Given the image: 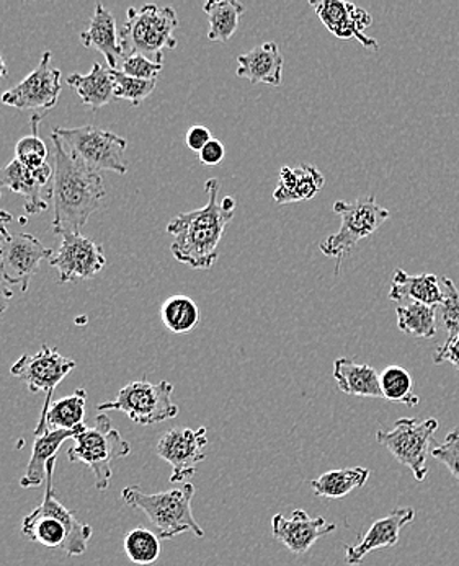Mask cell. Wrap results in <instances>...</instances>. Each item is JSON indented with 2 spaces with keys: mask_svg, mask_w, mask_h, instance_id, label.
<instances>
[{
  "mask_svg": "<svg viewBox=\"0 0 459 566\" xmlns=\"http://www.w3.org/2000/svg\"><path fill=\"white\" fill-rule=\"evenodd\" d=\"M53 143V180L50 198L53 201V232L56 235L77 233L87 224L105 200L104 178L97 171L72 159L56 134H50Z\"/></svg>",
  "mask_w": 459,
  "mask_h": 566,
  "instance_id": "1",
  "label": "cell"
},
{
  "mask_svg": "<svg viewBox=\"0 0 459 566\" xmlns=\"http://www.w3.org/2000/svg\"><path fill=\"white\" fill-rule=\"evenodd\" d=\"M218 178H210L205 184L208 202L204 208L181 212L167 226V233L174 237L170 252L177 262L194 270H210L219 259V242L225 235L236 211H226L219 197Z\"/></svg>",
  "mask_w": 459,
  "mask_h": 566,
  "instance_id": "2",
  "label": "cell"
},
{
  "mask_svg": "<svg viewBox=\"0 0 459 566\" xmlns=\"http://www.w3.org/2000/svg\"><path fill=\"white\" fill-rule=\"evenodd\" d=\"M56 459L48 464L43 503L23 517L22 534L43 547L63 548L70 557H79L87 551L94 530L58 501L53 486Z\"/></svg>",
  "mask_w": 459,
  "mask_h": 566,
  "instance_id": "3",
  "label": "cell"
},
{
  "mask_svg": "<svg viewBox=\"0 0 459 566\" xmlns=\"http://www.w3.org/2000/svg\"><path fill=\"white\" fill-rule=\"evenodd\" d=\"M194 496L195 486L191 483H184L178 489L160 493H144L139 486H126L122 492L125 504L133 510L143 511L149 517L160 541L174 538L184 533L205 537V531L201 530L191 511Z\"/></svg>",
  "mask_w": 459,
  "mask_h": 566,
  "instance_id": "4",
  "label": "cell"
},
{
  "mask_svg": "<svg viewBox=\"0 0 459 566\" xmlns=\"http://www.w3.org/2000/svg\"><path fill=\"white\" fill-rule=\"evenodd\" d=\"M178 15L174 7L146 3L142 9L129 7L125 25L119 30L123 57L142 54L164 64V50H176Z\"/></svg>",
  "mask_w": 459,
  "mask_h": 566,
  "instance_id": "5",
  "label": "cell"
},
{
  "mask_svg": "<svg viewBox=\"0 0 459 566\" xmlns=\"http://www.w3.org/2000/svg\"><path fill=\"white\" fill-rule=\"evenodd\" d=\"M129 454L132 446L112 427V420L105 413L95 418L94 427L79 431L74 436V446L67 451L71 462H81L92 470L98 492H105L109 486L112 462Z\"/></svg>",
  "mask_w": 459,
  "mask_h": 566,
  "instance_id": "6",
  "label": "cell"
},
{
  "mask_svg": "<svg viewBox=\"0 0 459 566\" xmlns=\"http://www.w3.org/2000/svg\"><path fill=\"white\" fill-rule=\"evenodd\" d=\"M332 211L342 218L341 231L325 239L319 249L328 259L337 260L335 274L338 276L345 256L351 255L359 240L378 231L388 221L390 212L376 202L375 195L354 202L337 201Z\"/></svg>",
  "mask_w": 459,
  "mask_h": 566,
  "instance_id": "7",
  "label": "cell"
},
{
  "mask_svg": "<svg viewBox=\"0 0 459 566\" xmlns=\"http://www.w3.org/2000/svg\"><path fill=\"white\" fill-rule=\"evenodd\" d=\"M53 133L60 137L64 149L71 154L72 159L92 171H115L125 175L128 171V163L125 159V150L128 140L125 137L105 132L97 126L85 125L79 128H54Z\"/></svg>",
  "mask_w": 459,
  "mask_h": 566,
  "instance_id": "8",
  "label": "cell"
},
{
  "mask_svg": "<svg viewBox=\"0 0 459 566\" xmlns=\"http://www.w3.org/2000/svg\"><path fill=\"white\" fill-rule=\"evenodd\" d=\"M174 386L167 380L153 384L142 379L129 382L119 390L115 400L97 405L101 413L122 411L129 420L142 427L173 420L178 415V407L173 401Z\"/></svg>",
  "mask_w": 459,
  "mask_h": 566,
  "instance_id": "9",
  "label": "cell"
},
{
  "mask_svg": "<svg viewBox=\"0 0 459 566\" xmlns=\"http://www.w3.org/2000/svg\"><path fill=\"white\" fill-rule=\"evenodd\" d=\"M437 418L417 421L416 418H400L393 430H379L376 441L388 449L399 464L406 465L416 476L417 482L427 479V458L435 431L438 430Z\"/></svg>",
  "mask_w": 459,
  "mask_h": 566,
  "instance_id": "10",
  "label": "cell"
},
{
  "mask_svg": "<svg viewBox=\"0 0 459 566\" xmlns=\"http://www.w3.org/2000/svg\"><path fill=\"white\" fill-rule=\"evenodd\" d=\"M75 361L61 355L60 349L43 345L35 355H23L10 367V374L25 384L32 394H46L43 410L53 403V394L56 387L70 376Z\"/></svg>",
  "mask_w": 459,
  "mask_h": 566,
  "instance_id": "11",
  "label": "cell"
},
{
  "mask_svg": "<svg viewBox=\"0 0 459 566\" xmlns=\"http://www.w3.org/2000/svg\"><path fill=\"white\" fill-rule=\"evenodd\" d=\"M53 250L46 249L32 233L13 232L0 243V274L7 284L27 293L43 260L50 262Z\"/></svg>",
  "mask_w": 459,
  "mask_h": 566,
  "instance_id": "12",
  "label": "cell"
},
{
  "mask_svg": "<svg viewBox=\"0 0 459 566\" xmlns=\"http://www.w3.org/2000/svg\"><path fill=\"white\" fill-rule=\"evenodd\" d=\"M51 51H44L35 71L2 95L3 105L19 109H51L60 101L63 84L60 69L51 67Z\"/></svg>",
  "mask_w": 459,
  "mask_h": 566,
  "instance_id": "13",
  "label": "cell"
},
{
  "mask_svg": "<svg viewBox=\"0 0 459 566\" xmlns=\"http://www.w3.org/2000/svg\"><path fill=\"white\" fill-rule=\"evenodd\" d=\"M207 428H174L159 439L156 454L173 467L170 483H184L197 473V467L207 459Z\"/></svg>",
  "mask_w": 459,
  "mask_h": 566,
  "instance_id": "14",
  "label": "cell"
},
{
  "mask_svg": "<svg viewBox=\"0 0 459 566\" xmlns=\"http://www.w3.org/2000/svg\"><path fill=\"white\" fill-rule=\"evenodd\" d=\"M50 266L56 268L60 273V283L91 280L101 273L106 265V256L102 245L88 237L77 233L63 235L58 252L50 259Z\"/></svg>",
  "mask_w": 459,
  "mask_h": 566,
  "instance_id": "15",
  "label": "cell"
},
{
  "mask_svg": "<svg viewBox=\"0 0 459 566\" xmlns=\"http://www.w3.org/2000/svg\"><path fill=\"white\" fill-rule=\"evenodd\" d=\"M310 6L316 10L325 29L338 40H358L366 50H379L378 41L365 34V30L372 27L373 17L362 7L342 0H311Z\"/></svg>",
  "mask_w": 459,
  "mask_h": 566,
  "instance_id": "16",
  "label": "cell"
},
{
  "mask_svg": "<svg viewBox=\"0 0 459 566\" xmlns=\"http://www.w3.org/2000/svg\"><path fill=\"white\" fill-rule=\"evenodd\" d=\"M335 530V524L327 523L324 517H311L304 510H294L290 517L275 514L272 520L273 537L296 555L307 554L319 538Z\"/></svg>",
  "mask_w": 459,
  "mask_h": 566,
  "instance_id": "17",
  "label": "cell"
},
{
  "mask_svg": "<svg viewBox=\"0 0 459 566\" xmlns=\"http://www.w3.org/2000/svg\"><path fill=\"white\" fill-rule=\"evenodd\" d=\"M414 517L416 511L413 507H397L388 516L375 521L358 544L345 545V560L351 566L359 565L372 552L394 547L399 542L400 531L413 523Z\"/></svg>",
  "mask_w": 459,
  "mask_h": 566,
  "instance_id": "18",
  "label": "cell"
},
{
  "mask_svg": "<svg viewBox=\"0 0 459 566\" xmlns=\"http://www.w3.org/2000/svg\"><path fill=\"white\" fill-rule=\"evenodd\" d=\"M238 64L236 75L248 78L250 84L282 85L284 60L277 41H267L241 54Z\"/></svg>",
  "mask_w": 459,
  "mask_h": 566,
  "instance_id": "19",
  "label": "cell"
},
{
  "mask_svg": "<svg viewBox=\"0 0 459 566\" xmlns=\"http://www.w3.org/2000/svg\"><path fill=\"white\" fill-rule=\"evenodd\" d=\"M35 430V442H33L32 458L27 465L25 475L20 479L22 489H40L46 483L48 464L56 459L61 446L66 439H74L79 431Z\"/></svg>",
  "mask_w": 459,
  "mask_h": 566,
  "instance_id": "20",
  "label": "cell"
},
{
  "mask_svg": "<svg viewBox=\"0 0 459 566\" xmlns=\"http://www.w3.org/2000/svg\"><path fill=\"white\" fill-rule=\"evenodd\" d=\"M81 41L85 48H94L104 54L106 66L118 69V61L123 60L122 43H119L118 27L115 17L104 3H95V12L91 25L81 33Z\"/></svg>",
  "mask_w": 459,
  "mask_h": 566,
  "instance_id": "21",
  "label": "cell"
},
{
  "mask_svg": "<svg viewBox=\"0 0 459 566\" xmlns=\"http://www.w3.org/2000/svg\"><path fill=\"white\" fill-rule=\"evenodd\" d=\"M389 300L393 302L409 300L438 307L445 300L444 286L437 274H409L403 268H397L390 281Z\"/></svg>",
  "mask_w": 459,
  "mask_h": 566,
  "instance_id": "22",
  "label": "cell"
},
{
  "mask_svg": "<svg viewBox=\"0 0 459 566\" xmlns=\"http://www.w3.org/2000/svg\"><path fill=\"white\" fill-rule=\"evenodd\" d=\"M324 175L317 167L303 166L280 168L279 187L273 191V200L280 205L313 200L324 187Z\"/></svg>",
  "mask_w": 459,
  "mask_h": 566,
  "instance_id": "23",
  "label": "cell"
},
{
  "mask_svg": "<svg viewBox=\"0 0 459 566\" xmlns=\"http://www.w3.org/2000/svg\"><path fill=\"white\" fill-rule=\"evenodd\" d=\"M334 379L338 389L347 396L383 399L379 374L375 367L359 365L348 358H338L334 363Z\"/></svg>",
  "mask_w": 459,
  "mask_h": 566,
  "instance_id": "24",
  "label": "cell"
},
{
  "mask_svg": "<svg viewBox=\"0 0 459 566\" xmlns=\"http://www.w3.org/2000/svg\"><path fill=\"white\" fill-rule=\"evenodd\" d=\"M67 84L77 92L82 103L92 109L104 108L115 98L112 69L101 63H95L88 74H71Z\"/></svg>",
  "mask_w": 459,
  "mask_h": 566,
  "instance_id": "25",
  "label": "cell"
},
{
  "mask_svg": "<svg viewBox=\"0 0 459 566\" xmlns=\"http://www.w3.org/2000/svg\"><path fill=\"white\" fill-rule=\"evenodd\" d=\"M87 390L77 389L70 397L53 401L48 410H41L35 430L75 431L84 427Z\"/></svg>",
  "mask_w": 459,
  "mask_h": 566,
  "instance_id": "26",
  "label": "cell"
},
{
  "mask_svg": "<svg viewBox=\"0 0 459 566\" xmlns=\"http://www.w3.org/2000/svg\"><path fill=\"white\" fill-rule=\"evenodd\" d=\"M0 188H9L13 193L22 195L25 198L23 209L29 216L40 214L48 209V202L41 197V185L35 180L32 168L23 166L20 160L13 159L0 168Z\"/></svg>",
  "mask_w": 459,
  "mask_h": 566,
  "instance_id": "27",
  "label": "cell"
},
{
  "mask_svg": "<svg viewBox=\"0 0 459 566\" xmlns=\"http://www.w3.org/2000/svg\"><path fill=\"white\" fill-rule=\"evenodd\" d=\"M368 469L352 467V469L328 470L319 479L311 480V489L317 496L338 500L351 495L354 490L363 489L369 480Z\"/></svg>",
  "mask_w": 459,
  "mask_h": 566,
  "instance_id": "28",
  "label": "cell"
},
{
  "mask_svg": "<svg viewBox=\"0 0 459 566\" xmlns=\"http://www.w3.org/2000/svg\"><path fill=\"white\" fill-rule=\"evenodd\" d=\"M205 13L210 22L208 40L226 43L232 34L238 32L241 17L246 13V6L238 0H210L204 6Z\"/></svg>",
  "mask_w": 459,
  "mask_h": 566,
  "instance_id": "29",
  "label": "cell"
},
{
  "mask_svg": "<svg viewBox=\"0 0 459 566\" xmlns=\"http://www.w3.org/2000/svg\"><path fill=\"white\" fill-rule=\"evenodd\" d=\"M160 318L173 334H188L200 324V308L191 297L177 294L164 302Z\"/></svg>",
  "mask_w": 459,
  "mask_h": 566,
  "instance_id": "30",
  "label": "cell"
},
{
  "mask_svg": "<svg viewBox=\"0 0 459 566\" xmlns=\"http://www.w3.org/2000/svg\"><path fill=\"white\" fill-rule=\"evenodd\" d=\"M397 327L404 334L416 338L430 339L437 335V307L410 302L409 305L397 307Z\"/></svg>",
  "mask_w": 459,
  "mask_h": 566,
  "instance_id": "31",
  "label": "cell"
},
{
  "mask_svg": "<svg viewBox=\"0 0 459 566\" xmlns=\"http://www.w3.org/2000/svg\"><path fill=\"white\" fill-rule=\"evenodd\" d=\"M383 399L399 401L407 407H417L420 403L419 397L414 392V379L404 367L389 366L379 374Z\"/></svg>",
  "mask_w": 459,
  "mask_h": 566,
  "instance_id": "32",
  "label": "cell"
},
{
  "mask_svg": "<svg viewBox=\"0 0 459 566\" xmlns=\"http://www.w3.org/2000/svg\"><path fill=\"white\" fill-rule=\"evenodd\" d=\"M126 557L135 565H153L160 557V538L153 531L136 527L123 541Z\"/></svg>",
  "mask_w": 459,
  "mask_h": 566,
  "instance_id": "33",
  "label": "cell"
},
{
  "mask_svg": "<svg viewBox=\"0 0 459 566\" xmlns=\"http://www.w3.org/2000/svg\"><path fill=\"white\" fill-rule=\"evenodd\" d=\"M41 118L43 116L33 115L32 134L20 139L15 146V159L29 168H38L46 164L48 154H50L44 140L38 137V126H40Z\"/></svg>",
  "mask_w": 459,
  "mask_h": 566,
  "instance_id": "34",
  "label": "cell"
},
{
  "mask_svg": "<svg viewBox=\"0 0 459 566\" xmlns=\"http://www.w3.org/2000/svg\"><path fill=\"white\" fill-rule=\"evenodd\" d=\"M113 82H115V98L132 102L133 106H139L156 88L157 81H142L129 77L119 69H112Z\"/></svg>",
  "mask_w": 459,
  "mask_h": 566,
  "instance_id": "35",
  "label": "cell"
},
{
  "mask_svg": "<svg viewBox=\"0 0 459 566\" xmlns=\"http://www.w3.org/2000/svg\"><path fill=\"white\" fill-rule=\"evenodd\" d=\"M440 283L445 293L444 302L437 307L441 322L448 335L459 334V290L448 276H441Z\"/></svg>",
  "mask_w": 459,
  "mask_h": 566,
  "instance_id": "36",
  "label": "cell"
},
{
  "mask_svg": "<svg viewBox=\"0 0 459 566\" xmlns=\"http://www.w3.org/2000/svg\"><path fill=\"white\" fill-rule=\"evenodd\" d=\"M164 64L156 63L142 54H129L123 57L119 71L129 77L142 78V81H157V75L163 71Z\"/></svg>",
  "mask_w": 459,
  "mask_h": 566,
  "instance_id": "37",
  "label": "cell"
},
{
  "mask_svg": "<svg viewBox=\"0 0 459 566\" xmlns=\"http://www.w3.org/2000/svg\"><path fill=\"white\" fill-rule=\"evenodd\" d=\"M431 458L437 459L459 482V430L450 431L437 448L431 449Z\"/></svg>",
  "mask_w": 459,
  "mask_h": 566,
  "instance_id": "38",
  "label": "cell"
},
{
  "mask_svg": "<svg viewBox=\"0 0 459 566\" xmlns=\"http://www.w3.org/2000/svg\"><path fill=\"white\" fill-rule=\"evenodd\" d=\"M434 363L435 365L451 363L459 367V334L448 335L447 342L435 352Z\"/></svg>",
  "mask_w": 459,
  "mask_h": 566,
  "instance_id": "39",
  "label": "cell"
},
{
  "mask_svg": "<svg viewBox=\"0 0 459 566\" xmlns=\"http://www.w3.org/2000/svg\"><path fill=\"white\" fill-rule=\"evenodd\" d=\"M211 139V132L207 126H191L187 134H185V143H187L188 149L198 154L201 153V149H204Z\"/></svg>",
  "mask_w": 459,
  "mask_h": 566,
  "instance_id": "40",
  "label": "cell"
},
{
  "mask_svg": "<svg viewBox=\"0 0 459 566\" xmlns=\"http://www.w3.org/2000/svg\"><path fill=\"white\" fill-rule=\"evenodd\" d=\"M225 156V144H222L219 139H211L210 143H208L207 146L201 149L200 163L204 164V166L215 167L222 163Z\"/></svg>",
  "mask_w": 459,
  "mask_h": 566,
  "instance_id": "41",
  "label": "cell"
},
{
  "mask_svg": "<svg viewBox=\"0 0 459 566\" xmlns=\"http://www.w3.org/2000/svg\"><path fill=\"white\" fill-rule=\"evenodd\" d=\"M13 300V291L9 290L6 284L0 283V315L9 308L10 301Z\"/></svg>",
  "mask_w": 459,
  "mask_h": 566,
  "instance_id": "42",
  "label": "cell"
},
{
  "mask_svg": "<svg viewBox=\"0 0 459 566\" xmlns=\"http://www.w3.org/2000/svg\"><path fill=\"white\" fill-rule=\"evenodd\" d=\"M221 206L226 211H236V200L232 197H226L225 200L221 201Z\"/></svg>",
  "mask_w": 459,
  "mask_h": 566,
  "instance_id": "43",
  "label": "cell"
},
{
  "mask_svg": "<svg viewBox=\"0 0 459 566\" xmlns=\"http://www.w3.org/2000/svg\"><path fill=\"white\" fill-rule=\"evenodd\" d=\"M10 235V232L7 231L6 222L0 221V243L3 242V240L7 239V237Z\"/></svg>",
  "mask_w": 459,
  "mask_h": 566,
  "instance_id": "44",
  "label": "cell"
},
{
  "mask_svg": "<svg viewBox=\"0 0 459 566\" xmlns=\"http://www.w3.org/2000/svg\"><path fill=\"white\" fill-rule=\"evenodd\" d=\"M0 197H2V193H0ZM12 214H9V212L3 211V209H0V221L6 222L7 224V222L12 221Z\"/></svg>",
  "mask_w": 459,
  "mask_h": 566,
  "instance_id": "45",
  "label": "cell"
},
{
  "mask_svg": "<svg viewBox=\"0 0 459 566\" xmlns=\"http://www.w3.org/2000/svg\"><path fill=\"white\" fill-rule=\"evenodd\" d=\"M9 74V69H7L6 61H3V57L0 56V78L6 77V75Z\"/></svg>",
  "mask_w": 459,
  "mask_h": 566,
  "instance_id": "46",
  "label": "cell"
},
{
  "mask_svg": "<svg viewBox=\"0 0 459 566\" xmlns=\"http://www.w3.org/2000/svg\"><path fill=\"white\" fill-rule=\"evenodd\" d=\"M458 369H459V367H458Z\"/></svg>",
  "mask_w": 459,
  "mask_h": 566,
  "instance_id": "47",
  "label": "cell"
}]
</instances>
